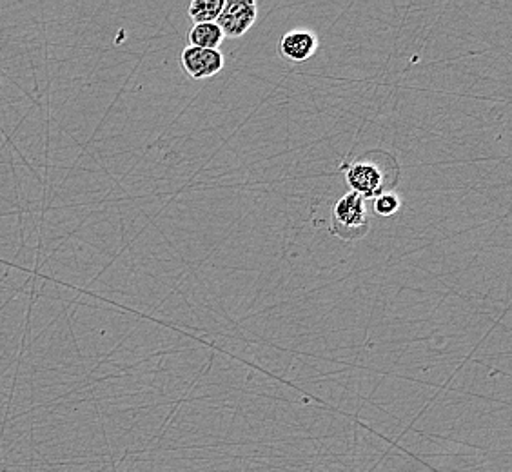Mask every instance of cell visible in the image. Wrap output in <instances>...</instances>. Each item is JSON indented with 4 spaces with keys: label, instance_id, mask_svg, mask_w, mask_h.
<instances>
[{
    "label": "cell",
    "instance_id": "cell-1",
    "mask_svg": "<svg viewBox=\"0 0 512 472\" xmlns=\"http://www.w3.org/2000/svg\"><path fill=\"white\" fill-rule=\"evenodd\" d=\"M367 231H369L367 200L353 191L338 198L331 215V233L342 240L353 242V240L364 238Z\"/></svg>",
    "mask_w": 512,
    "mask_h": 472
},
{
    "label": "cell",
    "instance_id": "cell-2",
    "mask_svg": "<svg viewBox=\"0 0 512 472\" xmlns=\"http://www.w3.org/2000/svg\"><path fill=\"white\" fill-rule=\"evenodd\" d=\"M258 17V6L253 0H226L218 15V28L224 37L238 39L255 26Z\"/></svg>",
    "mask_w": 512,
    "mask_h": 472
},
{
    "label": "cell",
    "instance_id": "cell-3",
    "mask_svg": "<svg viewBox=\"0 0 512 472\" xmlns=\"http://www.w3.org/2000/svg\"><path fill=\"white\" fill-rule=\"evenodd\" d=\"M345 180L351 187V191L360 195L364 200L380 197L385 191V184H387L384 169L375 162H367V160H358L351 168L347 169Z\"/></svg>",
    "mask_w": 512,
    "mask_h": 472
},
{
    "label": "cell",
    "instance_id": "cell-4",
    "mask_svg": "<svg viewBox=\"0 0 512 472\" xmlns=\"http://www.w3.org/2000/svg\"><path fill=\"white\" fill-rule=\"evenodd\" d=\"M180 60H182V68L186 69V73L193 80L211 79L226 66L222 51L202 50L195 46H188L182 51Z\"/></svg>",
    "mask_w": 512,
    "mask_h": 472
},
{
    "label": "cell",
    "instance_id": "cell-5",
    "mask_svg": "<svg viewBox=\"0 0 512 472\" xmlns=\"http://www.w3.org/2000/svg\"><path fill=\"white\" fill-rule=\"evenodd\" d=\"M316 33L306 28L287 31L278 40V53L289 62H306L318 50Z\"/></svg>",
    "mask_w": 512,
    "mask_h": 472
},
{
    "label": "cell",
    "instance_id": "cell-6",
    "mask_svg": "<svg viewBox=\"0 0 512 472\" xmlns=\"http://www.w3.org/2000/svg\"><path fill=\"white\" fill-rule=\"evenodd\" d=\"M188 39L189 46L202 48V50H218L226 37L218 28L217 22H211V24H195L189 30Z\"/></svg>",
    "mask_w": 512,
    "mask_h": 472
},
{
    "label": "cell",
    "instance_id": "cell-7",
    "mask_svg": "<svg viewBox=\"0 0 512 472\" xmlns=\"http://www.w3.org/2000/svg\"><path fill=\"white\" fill-rule=\"evenodd\" d=\"M222 6H224V0H193L189 4V19L195 24L217 22Z\"/></svg>",
    "mask_w": 512,
    "mask_h": 472
},
{
    "label": "cell",
    "instance_id": "cell-8",
    "mask_svg": "<svg viewBox=\"0 0 512 472\" xmlns=\"http://www.w3.org/2000/svg\"><path fill=\"white\" fill-rule=\"evenodd\" d=\"M400 206L402 202L394 193H382L375 198V213L380 217H393L400 211Z\"/></svg>",
    "mask_w": 512,
    "mask_h": 472
}]
</instances>
